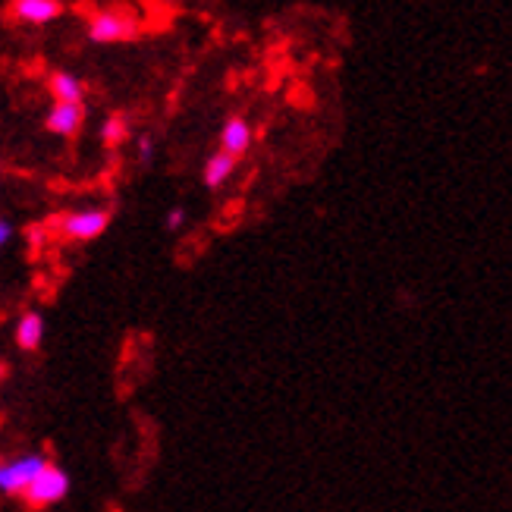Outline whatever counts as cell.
I'll use <instances>...</instances> for the list:
<instances>
[{"label":"cell","mask_w":512,"mask_h":512,"mask_svg":"<svg viewBox=\"0 0 512 512\" xmlns=\"http://www.w3.org/2000/svg\"><path fill=\"white\" fill-rule=\"evenodd\" d=\"M88 35L92 41H126V38H136L139 35V19L126 13V10H101L92 16L88 22Z\"/></svg>","instance_id":"obj_1"},{"label":"cell","mask_w":512,"mask_h":512,"mask_svg":"<svg viewBox=\"0 0 512 512\" xmlns=\"http://www.w3.org/2000/svg\"><path fill=\"white\" fill-rule=\"evenodd\" d=\"M44 462L41 456H19L7 465H0V491L4 494H26L32 481L44 472Z\"/></svg>","instance_id":"obj_2"},{"label":"cell","mask_w":512,"mask_h":512,"mask_svg":"<svg viewBox=\"0 0 512 512\" xmlns=\"http://www.w3.org/2000/svg\"><path fill=\"white\" fill-rule=\"evenodd\" d=\"M66 491H70V475H66L63 469H57V465H44V472L32 481V487L26 491V500L32 506H51V503L63 500Z\"/></svg>","instance_id":"obj_3"},{"label":"cell","mask_w":512,"mask_h":512,"mask_svg":"<svg viewBox=\"0 0 512 512\" xmlns=\"http://www.w3.org/2000/svg\"><path fill=\"white\" fill-rule=\"evenodd\" d=\"M107 211H79L63 220V233L70 239H95L107 230Z\"/></svg>","instance_id":"obj_4"},{"label":"cell","mask_w":512,"mask_h":512,"mask_svg":"<svg viewBox=\"0 0 512 512\" xmlns=\"http://www.w3.org/2000/svg\"><path fill=\"white\" fill-rule=\"evenodd\" d=\"M252 145V126L242 120V117H230L220 129V151L233 154V158H242Z\"/></svg>","instance_id":"obj_5"},{"label":"cell","mask_w":512,"mask_h":512,"mask_svg":"<svg viewBox=\"0 0 512 512\" xmlns=\"http://www.w3.org/2000/svg\"><path fill=\"white\" fill-rule=\"evenodd\" d=\"M13 16L19 22L41 26V22H51L60 16V0H13Z\"/></svg>","instance_id":"obj_6"},{"label":"cell","mask_w":512,"mask_h":512,"mask_svg":"<svg viewBox=\"0 0 512 512\" xmlns=\"http://www.w3.org/2000/svg\"><path fill=\"white\" fill-rule=\"evenodd\" d=\"M82 126V104H54L48 114V129L57 132V136H73V132Z\"/></svg>","instance_id":"obj_7"},{"label":"cell","mask_w":512,"mask_h":512,"mask_svg":"<svg viewBox=\"0 0 512 512\" xmlns=\"http://www.w3.org/2000/svg\"><path fill=\"white\" fill-rule=\"evenodd\" d=\"M233 170H236V158H233V154L217 151V154H211L208 164H205V183L211 189H220L233 176Z\"/></svg>","instance_id":"obj_8"},{"label":"cell","mask_w":512,"mask_h":512,"mask_svg":"<svg viewBox=\"0 0 512 512\" xmlns=\"http://www.w3.org/2000/svg\"><path fill=\"white\" fill-rule=\"evenodd\" d=\"M51 92L60 104H82V82L70 73H54Z\"/></svg>","instance_id":"obj_9"},{"label":"cell","mask_w":512,"mask_h":512,"mask_svg":"<svg viewBox=\"0 0 512 512\" xmlns=\"http://www.w3.org/2000/svg\"><path fill=\"white\" fill-rule=\"evenodd\" d=\"M41 337H44V321H41V315L29 311V315L16 324V343H19L22 349H38Z\"/></svg>","instance_id":"obj_10"},{"label":"cell","mask_w":512,"mask_h":512,"mask_svg":"<svg viewBox=\"0 0 512 512\" xmlns=\"http://www.w3.org/2000/svg\"><path fill=\"white\" fill-rule=\"evenodd\" d=\"M101 136H104L107 145L123 142V139H126V120H123V117H110V120L104 123V129H101Z\"/></svg>","instance_id":"obj_11"},{"label":"cell","mask_w":512,"mask_h":512,"mask_svg":"<svg viewBox=\"0 0 512 512\" xmlns=\"http://www.w3.org/2000/svg\"><path fill=\"white\" fill-rule=\"evenodd\" d=\"M183 220H186L183 208H173V211L167 214V230H180V227H183Z\"/></svg>","instance_id":"obj_12"},{"label":"cell","mask_w":512,"mask_h":512,"mask_svg":"<svg viewBox=\"0 0 512 512\" xmlns=\"http://www.w3.org/2000/svg\"><path fill=\"white\" fill-rule=\"evenodd\" d=\"M139 154H142V161H148L151 154H154V145H151L148 139H142V142H139Z\"/></svg>","instance_id":"obj_13"},{"label":"cell","mask_w":512,"mask_h":512,"mask_svg":"<svg viewBox=\"0 0 512 512\" xmlns=\"http://www.w3.org/2000/svg\"><path fill=\"white\" fill-rule=\"evenodd\" d=\"M10 236H13V227L7 224V220H0V246H4Z\"/></svg>","instance_id":"obj_14"},{"label":"cell","mask_w":512,"mask_h":512,"mask_svg":"<svg viewBox=\"0 0 512 512\" xmlns=\"http://www.w3.org/2000/svg\"><path fill=\"white\" fill-rule=\"evenodd\" d=\"M4 374H7V368H4V365H0V377H4Z\"/></svg>","instance_id":"obj_15"}]
</instances>
